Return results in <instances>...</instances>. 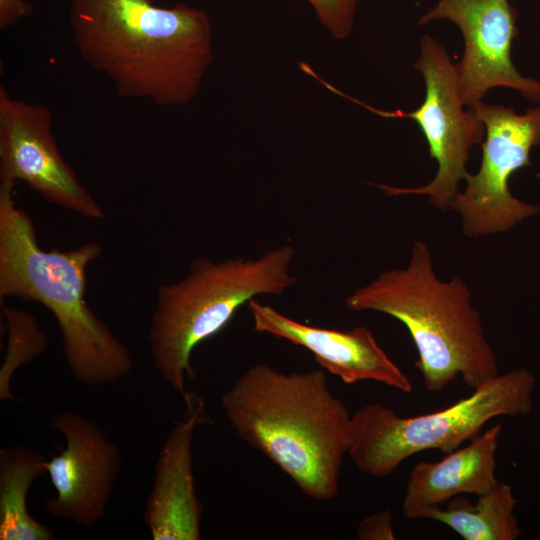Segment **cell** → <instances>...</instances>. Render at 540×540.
<instances>
[{
  "instance_id": "cell-5",
  "label": "cell",
  "mask_w": 540,
  "mask_h": 540,
  "mask_svg": "<svg viewBox=\"0 0 540 540\" xmlns=\"http://www.w3.org/2000/svg\"><path fill=\"white\" fill-rule=\"evenodd\" d=\"M295 249L285 244L257 259L220 262L199 257L178 282L157 287L149 343L154 366L183 398L195 347L216 335L258 295H280L298 278L290 273Z\"/></svg>"
},
{
  "instance_id": "cell-10",
  "label": "cell",
  "mask_w": 540,
  "mask_h": 540,
  "mask_svg": "<svg viewBox=\"0 0 540 540\" xmlns=\"http://www.w3.org/2000/svg\"><path fill=\"white\" fill-rule=\"evenodd\" d=\"M51 111L11 98L0 87V182H25L43 198L90 219L104 212L61 156Z\"/></svg>"
},
{
  "instance_id": "cell-3",
  "label": "cell",
  "mask_w": 540,
  "mask_h": 540,
  "mask_svg": "<svg viewBox=\"0 0 540 540\" xmlns=\"http://www.w3.org/2000/svg\"><path fill=\"white\" fill-rule=\"evenodd\" d=\"M13 186L0 182V300L37 302L54 315L68 368L82 385L123 378L133 367L129 349L86 300V270L101 256V246L43 250L31 217L15 203Z\"/></svg>"
},
{
  "instance_id": "cell-18",
  "label": "cell",
  "mask_w": 540,
  "mask_h": 540,
  "mask_svg": "<svg viewBox=\"0 0 540 540\" xmlns=\"http://www.w3.org/2000/svg\"><path fill=\"white\" fill-rule=\"evenodd\" d=\"M359 1L307 0L324 28L338 40H344L350 36Z\"/></svg>"
},
{
  "instance_id": "cell-11",
  "label": "cell",
  "mask_w": 540,
  "mask_h": 540,
  "mask_svg": "<svg viewBox=\"0 0 540 540\" xmlns=\"http://www.w3.org/2000/svg\"><path fill=\"white\" fill-rule=\"evenodd\" d=\"M52 427L66 444L46 461L56 496L45 509L55 518L92 526L104 517L111 498L122 466L119 448L96 422L73 411L56 415Z\"/></svg>"
},
{
  "instance_id": "cell-2",
  "label": "cell",
  "mask_w": 540,
  "mask_h": 540,
  "mask_svg": "<svg viewBox=\"0 0 540 540\" xmlns=\"http://www.w3.org/2000/svg\"><path fill=\"white\" fill-rule=\"evenodd\" d=\"M221 406L237 435L308 498L337 496L351 415L325 370L284 373L255 364L222 394Z\"/></svg>"
},
{
  "instance_id": "cell-15",
  "label": "cell",
  "mask_w": 540,
  "mask_h": 540,
  "mask_svg": "<svg viewBox=\"0 0 540 540\" xmlns=\"http://www.w3.org/2000/svg\"><path fill=\"white\" fill-rule=\"evenodd\" d=\"M42 455L22 446L0 449V539L52 540L55 534L28 511V491L46 472Z\"/></svg>"
},
{
  "instance_id": "cell-6",
  "label": "cell",
  "mask_w": 540,
  "mask_h": 540,
  "mask_svg": "<svg viewBox=\"0 0 540 540\" xmlns=\"http://www.w3.org/2000/svg\"><path fill=\"white\" fill-rule=\"evenodd\" d=\"M535 377L514 369L474 389L455 404L433 413L400 416L380 403H368L351 415L347 455L365 474L384 477L416 453H449L480 434L498 416L527 415Z\"/></svg>"
},
{
  "instance_id": "cell-20",
  "label": "cell",
  "mask_w": 540,
  "mask_h": 540,
  "mask_svg": "<svg viewBox=\"0 0 540 540\" xmlns=\"http://www.w3.org/2000/svg\"><path fill=\"white\" fill-rule=\"evenodd\" d=\"M32 10V3L26 0H0V28H7L31 14Z\"/></svg>"
},
{
  "instance_id": "cell-17",
  "label": "cell",
  "mask_w": 540,
  "mask_h": 540,
  "mask_svg": "<svg viewBox=\"0 0 540 540\" xmlns=\"http://www.w3.org/2000/svg\"><path fill=\"white\" fill-rule=\"evenodd\" d=\"M2 315L8 331V346L0 368V400H14L10 380L19 366L33 361L45 350L48 340L36 318L23 310L1 302Z\"/></svg>"
},
{
  "instance_id": "cell-19",
  "label": "cell",
  "mask_w": 540,
  "mask_h": 540,
  "mask_svg": "<svg viewBox=\"0 0 540 540\" xmlns=\"http://www.w3.org/2000/svg\"><path fill=\"white\" fill-rule=\"evenodd\" d=\"M360 540H394L393 514L385 509L363 519L357 529Z\"/></svg>"
},
{
  "instance_id": "cell-16",
  "label": "cell",
  "mask_w": 540,
  "mask_h": 540,
  "mask_svg": "<svg viewBox=\"0 0 540 540\" xmlns=\"http://www.w3.org/2000/svg\"><path fill=\"white\" fill-rule=\"evenodd\" d=\"M515 504L511 486L498 482L475 504L456 496L445 508H431L422 518L446 525L464 540H515L521 534L513 514Z\"/></svg>"
},
{
  "instance_id": "cell-13",
  "label": "cell",
  "mask_w": 540,
  "mask_h": 540,
  "mask_svg": "<svg viewBox=\"0 0 540 540\" xmlns=\"http://www.w3.org/2000/svg\"><path fill=\"white\" fill-rule=\"evenodd\" d=\"M185 417L167 435L155 464L144 522L154 540H199L202 504L193 474L192 441L203 421L204 400L188 392Z\"/></svg>"
},
{
  "instance_id": "cell-1",
  "label": "cell",
  "mask_w": 540,
  "mask_h": 540,
  "mask_svg": "<svg viewBox=\"0 0 540 540\" xmlns=\"http://www.w3.org/2000/svg\"><path fill=\"white\" fill-rule=\"evenodd\" d=\"M74 44L122 97L183 105L199 92L213 62L207 14L151 0H69Z\"/></svg>"
},
{
  "instance_id": "cell-4",
  "label": "cell",
  "mask_w": 540,
  "mask_h": 540,
  "mask_svg": "<svg viewBox=\"0 0 540 540\" xmlns=\"http://www.w3.org/2000/svg\"><path fill=\"white\" fill-rule=\"evenodd\" d=\"M471 291L459 277L435 273L428 245L415 241L406 267L381 272L345 299L352 311H376L405 325L425 388L444 390L458 376L473 390L499 375L495 352Z\"/></svg>"
},
{
  "instance_id": "cell-9",
  "label": "cell",
  "mask_w": 540,
  "mask_h": 540,
  "mask_svg": "<svg viewBox=\"0 0 540 540\" xmlns=\"http://www.w3.org/2000/svg\"><path fill=\"white\" fill-rule=\"evenodd\" d=\"M449 20L460 29L464 48L456 64L459 96L473 107L495 87L519 91L540 103V81L521 75L511 58L518 34L516 10L508 0H439L419 19L420 25Z\"/></svg>"
},
{
  "instance_id": "cell-7",
  "label": "cell",
  "mask_w": 540,
  "mask_h": 540,
  "mask_svg": "<svg viewBox=\"0 0 540 540\" xmlns=\"http://www.w3.org/2000/svg\"><path fill=\"white\" fill-rule=\"evenodd\" d=\"M425 83L422 104L412 112L385 111L345 94L324 79L320 80L331 92L364 107L384 118H408L420 127L429 148L430 157L438 165L434 178L419 187H394L374 184L387 196L424 195L437 209H451L460 192L459 183L468 174L466 164L471 149L481 144L485 127L471 108L464 109L457 86V70L444 46L425 34L420 40V56L414 63Z\"/></svg>"
},
{
  "instance_id": "cell-14",
  "label": "cell",
  "mask_w": 540,
  "mask_h": 540,
  "mask_svg": "<svg viewBox=\"0 0 540 540\" xmlns=\"http://www.w3.org/2000/svg\"><path fill=\"white\" fill-rule=\"evenodd\" d=\"M500 433L501 425L496 424L439 461L415 464L406 484L403 515L422 519L427 510L441 507L456 496H481L490 491L499 482L495 470Z\"/></svg>"
},
{
  "instance_id": "cell-12",
  "label": "cell",
  "mask_w": 540,
  "mask_h": 540,
  "mask_svg": "<svg viewBox=\"0 0 540 540\" xmlns=\"http://www.w3.org/2000/svg\"><path fill=\"white\" fill-rule=\"evenodd\" d=\"M253 328L309 350L316 363L344 383L372 380L412 392L408 376L391 360L364 326L348 331L300 323L255 298L248 302Z\"/></svg>"
},
{
  "instance_id": "cell-8",
  "label": "cell",
  "mask_w": 540,
  "mask_h": 540,
  "mask_svg": "<svg viewBox=\"0 0 540 540\" xmlns=\"http://www.w3.org/2000/svg\"><path fill=\"white\" fill-rule=\"evenodd\" d=\"M470 108L485 127L482 160L478 172L465 177L466 187L451 209L459 213L463 233L473 238L505 232L540 211L514 197L508 186L515 171L530 166V151L540 144V105L524 114L483 101Z\"/></svg>"
}]
</instances>
